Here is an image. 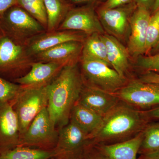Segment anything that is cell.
<instances>
[{
    "label": "cell",
    "instance_id": "1",
    "mask_svg": "<svg viewBox=\"0 0 159 159\" xmlns=\"http://www.w3.org/2000/svg\"><path fill=\"white\" fill-rule=\"evenodd\" d=\"M84 85L78 61L64 66L47 84V108L57 128L69 123L71 110L78 101Z\"/></svg>",
    "mask_w": 159,
    "mask_h": 159
},
{
    "label": "cell",
    "instance_id": "2",
    "mask_svg": "<svg viewBox=\"0 0 159 159\" xmlns=\"http://www.w3.org/2000/svg\"><path fill=\"white\" fill-rule=\"evenodd\" d=\"M142 111L119 101L103 117L98 129L89 136L91 145H110L132 139L148 123Z\"/></svg>",
    "mask_w": 159,
    "mask_h": 159
},
{
    "label": "cell",
    "instance_id": "3",
    "mask_svg": "<svg viewBox=\"0 0 159 159\" xmlns=\"http://www.w3.org/2000/svg\"><path fill=\"white\" fill-rule=\"evenodd\" d=\"M80 63L84 84L107 93H116L130 79L122 77L101 61L80 56Z\"/></svg>",
    "mask_w": 159,
    "mask_h": 159
},
{
    "label": "cell",
    "instance_id": "4",
    "mask_svg": "<svg viewBox=\"0 0 159 159\" xmlns=\"http://www.w3.org/2000/svg\"><path fill=\"white\" fill-rule=\"evenodd\" d=\"M48 100L47 85L40 87L22 86L12 102L18 120L20 136L40 112L47 107Z\"/></svg>",
    "mask_w": 159,
    "mask_h": 159
},
{
    "label": "cell",
    "instance_id": "5",
    "mask_svg": "<svg viewBox=\"0 0 159 159\" xmlns=\"http://www.w3.org/2000/svg\"><path fill=\"white\" fill-rule=\"evenodd\" d=\"M0 28L4 35L22 43L44 31L41 24L25 10L16 6L0 17Z\"/></svg>",
    "mask_w": 159,
    "mask_h": 159
},
{
    "label": "cell",
    "instance_id": "6",
    "mask_svg": "<svg viewBox=\"0 0 159 159\" xmlns=\"http://www.w3.org/2000/svg\"><path fill=\"white\" fill-rule=\"evenodd\" d=\"M58 130L50 117L47 107L35 117L20 138L19 145L45 150H53Z\"/></svg>",
    "mask_w": 159,
    "mask_h": 159
},
{
    "label": "cell",
    "instance_id": "7",
    "mask_svg": "<svg viewBox=\"0 0 159 159\" xmlns=\"http://www.w3.org/2000/svg\"><path fill=\"white\" fill-rule=\"evenodd\" d=\"M120 101L141 111L159 106V84L131 78L122 89L114 93Z\"/></svg>",
    "mask_w": 159,
    "mask_h": 159
},
{
    "label": "cell",
    "instance_id": "8",
    "mask_svg": "<svg viewBox=\"0 0 159 159\" xmlns=\"http://www.w3.org/2000/svg\"><path fill=\"white\" fill-rule=\"evenodd\" d=\"M90 144L88 135L69 122L58 129V139L53 149L54 157L58 159H82Z\"/></svg>",
    "mask_w": 159,
    "mask_h": 159
},
{
    "label": "cell",
    "instance_id": "9",
    "mask_svg": "<svg viewBox=\"0 0 159 159\" xmlns=\"http://www.w3.org/2000/svg\"><path fill=\"white\" fill-rule=\"evenodd\" d=\"M137 6L135 3L114 8L106 9L100 7L97 14L105 33L124 41L130 31V19Z\"/></svg>",
    "mask_w": 159,
    "mask_h": 159
},
{
    "label": "cell",
    "instance_id": "10",
    "mask_svg": "<svg viewBox=\"0 0 159 159\" xmlns=\"http://www.w3.org/2000/svg\"><path fill=\"white\" fill-rule=\"evenodd\" d=\"M57 30L80 31L87 35L106 33L97 11L92 5L71 9Z\"/></svg>",
    "mask_w": 159,
    "mask_h": 159
},
{
    "label": "cell",
    "instance_id": "11",
    "mask_svg": "<svg viewBox=\"0 0 159 159\" xmlns=\"http://www.w3.org/2000/svg\"><path fill=\"white\" fill-rule=\"evenodd\" d=\"M30 56L23 43L5 35L0 38L1 73H16L30 66Z\"/></svg>",
    "mask_w": 159,
    "mask_h": 159
},
{
    "label": "cell",
    "instance_id": "12",
    "mask_svg": "<svg viewBox=\"0 0 159 159\" xmlns=\"http://www.w3.org/2000/svg\"><path fill=\"white\" fill-rule=\"evenodd\" d=\"M87 35L80 31H56L42 33L31 38L27 41L26 46L28 54L30 56H35L63 43L70 41L83 43Z\"/></svg>",
    "mask_w": 159,
    "mask_h": 159
},
{
    "label": "cell",
    "instance_id": "13",
    "mask_svg": "<svg viewBox=\"0 0 159 159\" xmlns=\"http://www.w3.org/2000/svg\"><path fill=\"white\" fill-rule=\"evenodd\" d=\"M151 15L149 10L137 7L131 16L127 49L134 57L145 54L146 33Z\"/></svg>",
    "mask_w": 159,
    "mask_h": 159
},
{
    "label": "cell",
    "instance_id": "14",
    "mask_svg": "<svg viewBox=\"0 0 159 159\" xmlns=\"http://www.w3.org/2000/svg\"><path fill=\"white\" fill-rule=\"evenodd\" d=\"M19 124L12 102L0 104V153L19 145Z\"/></svg>",
    "mask_w": 159,
    "mask_h": 159
},
{
    "label": "cell",
    "instance_id": "15",
    "mask_svg": "<svg viewBox=\"0 0 159 159\" xmlns=\"http://www.w3.org/2000/svg\"><path fill=\"white\" fill-rule=\"evenodd\" d=\"M119 101L113 94L84 84L77 102L103 117Z\"/></svg>",
    "mask_w": 159,
    "mask_h": 159
},
{
    "label": "cell",
    "instance_id": "16",
    "mask_svg": "<svg viewBox=\"0 0 159 159\" xmlns=\"http://www.w3.org/2000/svg\"><path fill=\"white\" fill-rule=\"evenodd\" d=\"M64 66L57 62H32L30 71L24 76L16 78L15 81L23 86L46 85L56 77Z\"/></svg>",
    "mask_w": 159,
    "mask_h": 159
},
{
    "label": "cell",
    "instance_id": "17",
    "mask_svg": "<svg viewBox=\"0 0 159 159\" xmlns=\"http://www.w3.org/2000/svg\"><path fill=\"white\" fill-rule=\"evenodd\" d=\"M83 43L70 41L63 43L35 55L39 61L59 63L64 66L78 61Z\"/></svg>",
    "mask_w": 159,
    "mask_h": 159
},
{
    "label": "cell",
    "instance_id": "18",
    "mask_svg": "<svg viewBox=\"0 0 159 159\" xmlns=\"http://www.w3.org/2000/svg\"><path fill=\"white\" fill-rule=\"evenodd\" d=\"M106 46L107 59L111 67L122 77H129V53L128 49L116 38L105 33L101 34Z\"/></svg>",
    "mask_w": 159,
    "mask_h": 159
},
{
    "label": "cell",
    "instance_id": "19",
    "mask_svg": "<svg viewBox=\"0 0 159 159\" xmlns=\"http://www.w3.org/2000/svg\"><path fill=\"white\" fill-rule=\"evenodd\" d=\"M142 139L143 131L125 142L93 146L105 159H138Z\"/></svg>",
    "mask_w": 159,
    "mask_h": 159
},
{
    "label": "cell",
    "instance_id": "20",
    "mask_svg": "<svg viewBox=\"0 0 159 159\" xmlns=\"http://www.w3.org/2000/svg\"><path fill=\"white\" fill-rule=\"evenodd\" d=\"M102 119L99 114L77 102L71 110L69 122L77 125L89 137L98 129Z\"/></svg>",
    "mask_w": 159,
    "mask_h": 159
},
{
    "label": "cell",
    "instance_id": "21",
    "mask_svg": "<svg viewBox=\"0 0 159 159\" xmlns=\"http://www.w3.org/2000/svg\"><path fill=\"white\" fill-rule=\"evenodd\" d=\"M43 1L48 17V31H56L70 10V6L64 0Z\"/></svg>",
    "mask_w": 159,
    "mask_h": 159
},
{
    "label": "cell",
    "instance_id": "22",
    "mask_svg": "<svg viewBox=\"0 0 159 159\" xmlns=\"http://www.w3.org/2000/svg\"><path fill=\"white\" fill-rule=\"evenodd\" d=\"M81 57L101 61L111 67L107 59L105 43L101 34L98 33L87 35L83 42Z\"/></svg>",
    "mask_w": 159,
    "mask_h": 159
},
{
    "label": "cell",
    "instance_id": "23",
    "mask_svg": "<svg viewBox=\"0 0 159 159\" xmlns=\"http://www.w3.org/2000/svg\"><path fill=\"white\" fill-rule=\"evenodd\" d=\"M55 155L54 150H45L18 145L0 153V159H50Z\"/></svg>",
    "mask_w": 159,
    "mask_h": 159
},
{
    "label": "cell",
    "instance_id": "24",
    "mask_svg": "<svg viewBox=\"0 0 159 159\" xmlns=\"http://www.w3.org/2000/svg\"><path fill=\"white\" fill-rule=\"evenodd\" d=\"M159 153V121L148 122L143 131L139 154Z\"/></svg>",
    "mask_w": 159,
    "mask_h": 159
},
{
    "label": "cell",
    "instance_id": "25",
    "mask_svg": "<svg viewBox=\"0 0 159 159\" xmlns=\"http://www.w3.org/2000/svg\"><path fill=\"white\" fill-rule=\"evenodd\" d=\"M17 4L47 29L48 17L43 0H17Z\"/></svg>",
    "mask_w": 159,
    "mask_h": 159
},
{
    "label": "cell",
    "instance_id": "26",
    "mask_svg": "<svg viewBox=\"0 0 159 159\" xmlns=\"http://www.w3.org/2000/svg\"><path fill=\"white\" fill-rule=\"evenodd\" d=\"M159 43V9L151 15L146 33L145 55H149Z\"/></svg>",
    "mask_w": 159,
    "mask_h": 159
},
{
    "label": "cell",
    "instance_id": "27",
    "mask_svg": "<svg viewBox=\"0 0 159 159\" xmlns=\"http://www.w3.org/2000/svg\"><path fill=\"white\" fill-rule=\"evenodd\" d=\"M22 86L0 77V104L12 102L21 89Z\"/></svg>",
    "mask_w": 159,
    "mask_h": 159
},
{
    "label": "cell",
    "instance_id": "28",
    "mask_svg": "<svg viewBox=\"0 0 159 159\" xmlns=\"http://www.w3.org/2000/svg\"><path fill=\"white\" fill-rule=\"evenodd\" d=\"M136 66L142 72L151 71L159 74V53L138 57Z\"/></svg>",
    "mask_w": 159,
    "mask_h": 159
},
{
    "label": "cell",
    "instance_id": "29",
    "mask_svg": "<svg viewBox=\"0 0 159 159\" xmlns=\"http://www.w3.org/2000/svg\"><path fill=\"white\" fill-rule=\"evenodd\" d=\"M138 78L142 82L159 84V74L155 72L151 71L142 72Z\"/></svg>",
    "mask_w": 159,
    "mask_h": 159
},
{
    "label": "cell",
    "instance_id": "30",
    "mask_svg": "<svg viewBox=\"0 0 159 159\" xmlns=\"http://www.w3.org/2000/svg\"><path fill=\"white\" fill-rule=\"evenodd\" d=\"M133 0H107L101 6L106 9H114L128 5L132 2Z\"/></svg>",
    "mask_w": 159,
    "mask_h": 159
},
{
    "label": "cell",
    "instance_id": "31",
    "mask_svg": "<svg viewBox=\"0 0 159 159\" xmlns=\"http://www.w3.org/2000/svg\"><path fill=\"white\" fill-rule=\"evenodd\" d=\"M83 159H105L93 145L88 146L84 154Z\"/></svg>",
    "mask_w": 159,
    "mask_h": 159
},
{
    "label": "cell",
    "instance_id": "32",
    "mask_svg": "<svg viewBox=\"0 0 159 159\" xmlns=\"http://www.w3.org/2000/svg\"><path fill=\"white\" fill-rule=\"evenodd\" d=\"M142 111L144 117L148 122H159V106L155 108Z\"/></svg>",
    "mask_w": 159,
    "mask_h": 159
},
{
    "label": "cell",
    "instance_id": "33",
    "mask_svg": "<svg viewBox=\"0 0 159 159\" xmlns=\"http://www.w3.org/2000/svg\"><path fill=\"white\" fill-rule=\"evenodd\" d=\"M17 3V0H0V17Z\"/></svg>",
    "mask_w": 159,
    "mask_h": 159
},
{
    "label": "cell",
    "instance_id": "34",
    "mask_svg": "<svg viewBox=\"0 0 159 159\" xmlns=\"http://www.w3.org/2000/svg\"><path fill=\"white\" fill-rule=\"evenodd\" d=\"M156 0H134L137 7L144 8L150 11L152 10Z\"/></svg>",
    "mask_w": 159,
    "mask_h": 159
},
{
    "label": "cell",
    "instance_id": "35",
    "mask_svg": "<svg viewBox=\"0 0 159 159\" xmlns=\"http://www.w3.org/2000/svg\"><path fill=\"white\" fill-rule=\"evenodd\" d=\"M138 159H159V153L140 155Z\"/></svg>",
    "mask_w": 159,
    "mask_h": 159
},
{
    "label": "cell",
    "instance_id": "36",
    "mask_svg": "<svg viewBox=\"0 0 159 159\" xmlns=\"http://www.w3.org/2000/svg\"><path fill=\"white\" fill-rule=\"evenodd\" d=\"M72 2L75 3V4H80V3H90L94 2H97V1H99V0H70Z\"/></svg>",
    "mask_w": 159,
    "mask_h": 159
},
{
    "label": "cell",
    "instance_id": "37",
    "mask_svg": "<svg viewBox=\"0 0 159 159\" xmlns=\"http://www.w3.org/2000/svg\"><path fill=\"white\" fill-rule=\"evenodd\" d=\"M158 53H159V43L157 45L152 51L149 55H152V54H158Z\"/></svg>",
    "mask_w": 159,
    "mask_h": 159
},
{
    "label": "cell",
    "instance_id": "38",
    "mask_svg": "<svg viewBox=\"0 0 159 159\" xmlns=\"http://www.w3.org/2000/svg\"><path fill=\"white\" fill-rule=\"evenodd\" d=\"M159 9V0H156L152 9V12Z\"/></svg>",
    "mask_w": 159,
    "mask_h": 159
},
{
    "label": "cell",
    "instance_id": "39",
    "mask_svg": "<svg viewBox=\"0 0 159 159\" xmlns=\"http://www.w3.org/2000/svg\"><path fill=\"white\" fill-rule=\"evenodd\" d=\"M3 35H4V34H3L1 28H0V38L2 37V36H3Z\"/></svg>",
    "mask_w": 159,
    "mask_h": 159
},
{
    "label": "cell",
    "instance_id": "40",
    "mask_svg": "<svg viewBox=\"0 0 159 159\" xmlns=\"http://www.w3.org/2000/svg\"><path fill=\"white\" fill-rule=\"evenodd\" d=\"M50 159H57V158L55 157H54Z\"/></svg>",
    "mask_w": 159,
    "mask_h": 159
},
{
    "label": "cell",
    "instance_id": "41",
    "mask_svg": "<svg viewBox=\"0 0 159 159\" xmlns=\"http://www.w3.org/2000/svg\"></svg>",
    "mask_w": 159,
    "mask_h": 159
}]
</instances>
